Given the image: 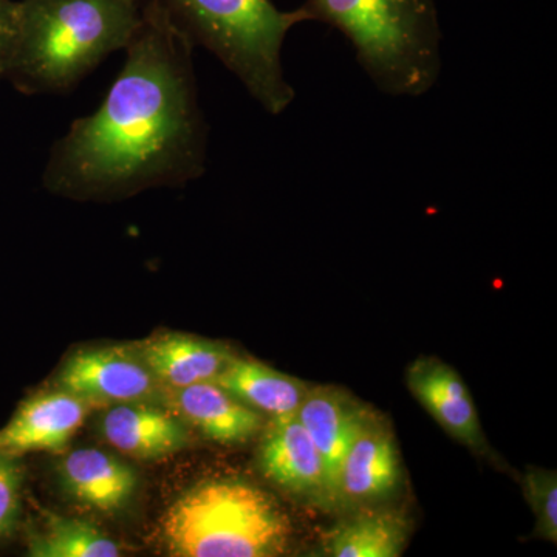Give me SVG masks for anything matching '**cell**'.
<instances>
[{
	"instance_id": "2",
	"label": "cell",
	"mask_w": 557,
	"mask_h": 557,
	"mask_svg": "<svg viewBox=\"0 0 557 557\" xmlns=\"http://www.w3.org/2000/svg\"><path fill=\"white\" fill-rule=\"evenodd\" d=\"M141 22L139 0H20L5 79L25 95L64 94L126 49Z\"/></svg>"
},
{
	"instance_id": "17",
	"label": "cell",
	"mask_w": 557,
	"mask_h": 557,
	"mask_svg": "<svg viewBox=\"0 0 557 557\" xmlns=\"http://www.w3.org/2000/svg\"><path fill=\"white\" fill-rule=\"evenodd\" d=\"M410 522L397 509L364 512L341 522L324 539L330 557H398L408 544Z\"/></svg>"
},
{
	"instance_id": "13",
	"label": "cell",
	"mask_w": 557,
	"mask_h": 557,
	"mask_svg": "<svg viewBox=\"0 0 557 557\" xmlns=\"http://www.w3.org/2000/svg\"><path fill=\"white\" fill-rule=\"evenodd\" d=\"M366 413V409L346 391L333 386L310 387L296 413L324 460L330 498L333 496V487L348 445L357 434Z\"/></svg>"
},
{
	"instance_id": "7",
	"label": "cell",
	"mask_w": 557,
	"mask_h": 557,
	"mask_svg": "<svg viewBox=\"0 0 557 557\" xmlns=\"http://www.w3.org/2000/svg\"><path fill=\"white\" fill-rule=\"evenodd\" d=\"M89 413V403L65 391L44 392L22 403L0 429V453H64Z\"/></svg>"
},
{
	"instance_id": "20",
	"label": "cell",
	"mask_w": 557,
	"mask_h": 557,
	"mask_svg": "<svg viewBox=\"0 0 557 557\" xmlns=\"http://www.w3.org/2000/svg\"><path fill=\"white\" fill-rule=\"evenodd\" d=\"M22 482L17 457L0 453V539L10 536L20 523Z\"/></svg>"
},
{
	"instance_id": "5",
	"label": "cell",
	"mask_w": 557,
	"mask_h": 557,
	"mask_svg": "<svg viewBox=\"0 0 557 557\" xmlns=\"http://www.w3.org/2000/svg\"><path fill=\"white\" fill-rule=\"evenodd\" d=\"M164 545L177 557H273L288 547L289 522L258 486L236 479L197 483L168 508Z\"/></svg>"
},
{
	"instance_id": "18",
	"label": "cell",
	"mask_w": 557,
	"mask_h": 557,
	"mask_svg": "<svg viewBox=\"0 0 557 557\" xmlns=\"http://www.w3.org/2000/svg\"><path fill=\"white\" fill-rule=\"evenodd\" d=\"M30 557H119L121 547L86 520L47 512L44 530L28 541Z\"/></svg>"
},
{
	"instance_id": "4",
	"label": "cell",
	"mask_w": 557,
	"mask_h": 557,
	"mask_svg": "<svg viewBox=\"0 0 557 557\" xmlns=\"http://www.w3.org/2000/svg\"><path fill=\"white\" fill-rule=\"evenodd\" d=\"M306 22L343 33L376 89L417 98L442 72V28L435 0H306Z\"/></svg>"
},
{
	"instance_id": "6",
	"label": "cell",
	"mask_w": 557,
	"mask_h": 557,
	"mask_svg": "<svg viewBox=\"0 0 557 557\" xmlns=\"http://www.w3.org/2000/svg\"><path fill=\"white\" fill-rule=\"evenodd\" d=\"M61 391L89 405L148 401L157 394V376L141 357L119 347L79 350L62 366Z\"/></svg>"
},
{
	"instance_id": "15",
	"label": "cell",
	"mask_w": 557,
	"mask_h": 557,
	"mask_svg": "<svg viewBox=\"0 0 557 557\" xmlns=\"http://www.w3.org/2000/svg\"><path fill=\"white\" fill-rule=\"evenodd\" d=\"M139 357L157 380L172 388L214 381L233 359L228 348L220 344L180 333L148 341Z\"/></svg>"
},
{
	"instance_id": "9",
	"label": "cell",
	"mask_w": 557,
	"mask_h": 557,
	"mask_svg": "<svg viewBox=\"0 0 557 557\" xmlns=\"http://www.w3.org/2000/svg\"><path fill=\"white\" fill-rule=\"evenodd\" d=\"M259 467L289 493L330 498L324 460L296 416L273 418L260 443Z\"/></svg>"
},
{
	"instance_id": "19",
	"label": "cell",
	"mask_w": 557,
	"mask_h": 557,
	"mask_svg": "<svg viewBox=\"0 0 557 557\" xmlns=\"http://www.w3.org/2000/svg\"><path fill=\"white\" fill-rule=\"evenodd\" d=\"M523 491L534 519L539 536L556 544L557 541V478L555 471L531 469L523 478Z\"/></svg>"
},
{
	"instance_id": "1",
	"label": "cell",
	"mask_w": 557,
	"mask_h": 557,
	"mask_svg": "<svg viewBox=\"0 0 557 557\" xmlns=\"http://www.w3.org/2000/svg\"><path fill=\"white\" fill-rule=\"evenodd\" d=\"M126 47V61L91 115L73 121L51 148L44 186L76 200H115L182 186L207 171L208 124L199 101L194 50L157 13Z\"/></svg>"
},
{
	"instance_id": "10",
	"label": "cell",
	"mask_w": 557,
	"mask_h": 557,
	"mask_svg": "<svg viewBox=\"0 0 557 557\" xmlns=\"http://www.w3.org/2000/svg\"><path fill=\"white\" fill-rule=\"evenodd\" d=\"M406 383L450 437L475 450L485 446L474 399L450 366L437 358L417 359L406 370Z\"/></svg>"
},
{
	"instance_id": "12",
	"label": "cell",
	"mask_w": 557,
	"mask_h": 557,
	"mask_svg": "<svg viewBox=\"0 0 557 557\" xmlns=\"http://www.w3.org/2000/svg\"><path fill=\"white\" fill-rule=\"evenodd\" d=\"M60 475L65 493L76 504L101 512H115L126 507L138 485L134 468L97 448L70 453L62 460Z\"/></svg>"
},
{
	"instance_id": "16",
	"label": "cell",
	"mask_w": 557,
	"mask_h": 557,
	"mask_svg": "<svg viewBox=\"0 0 557 557\" xmlns=\"http://www.w3.org/2000/svg\"><path fill=\"white\" fill-rule=\"evenodd\" d=\"M214 381L249 408L273 418L296 416L310 388L255 359L236 357Z\"/></svg>"
},
{
	"instance_id": "14",
	"label": "cell",
	"mask_w": 557,
	"mask_h": 557,
	"mask_svg": "<svg viewBox=\"0 0 557 557\" xmlns=\"http://www.w3.org/2000/svg\"><path fill=\"white\" fill-rule=\"evenodd\" d=\"M180 416L220 445H239L262 428L258 410L249 408L215 381L175 388Z\"/></svg>"
},
{
	"instance_id": "21",
	"label": "cell",
	"mask_w": 557,
	"mask_h": 557,
	"mask_svg": "<svg viewBox=\"0 0 557 557\" xmlns=\"http://www.w3.org/2000/svg\"><path fill=\"white\" fill-rule=\"evenodd\" d=\"M14 35H16V2L0 0V81L5 78Z\"/></svg>"
},
{
	"instance_id": "3",
	"label": "cell",
	"mask_w": 557,
	"mask_h": 557,
	"mask_svg": "<svg viewBox=\"0 0 557 557\" xmlns=\"http://www.w3.org/2000/svg\"><path fill=\"white\" fill-rule=\"evenodd\" d=\"M139 5L214 54L270 115H281L295 101L282 49L292 28L306 22L298 9L282 11L271 0H139Z\"/></svg>"
},
{
	"instance_id": "11",
	"label": "cell",
	"mask_w": 557,
	"mask_h": 557,
	"mask_svg": "<svg viewBox=\"0 0 557 557\" xmlns=\"http://www.w3.org/2000/svg\"><path fill=\"white\" fill-rule=\"evenodd\" d=\"M106 442L138 460H160L185 448L186 429L177 420L146 401L110 406L101 421Z\"/></svg>"
},
{
	"instance_id": "8",
	"label": "cell",
	"mask_w": 557,
	"mask_h": 557,
	"mask_svg": "<svg viewBox=\"0 0 557 557\" xmlns=\"http://www.w3.org/2000/svg\"><path fill=\"white\" fill-rule=\"evenodd\" d=\"M401 467L391 431L373 413H366L351 440L333 496L348 504L379 500L397 490Z\"/></svg>"
}]
</instances>
